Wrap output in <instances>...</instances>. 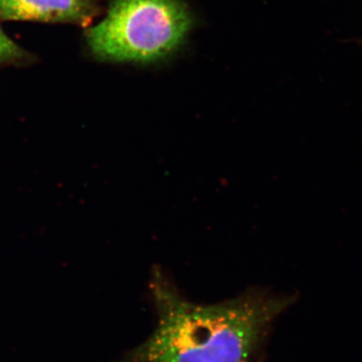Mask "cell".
<instances>
[{
  "instance_id": "5b68a950",
  "label": "cell",
  "mask_w": 362,
  "mask_h": 362,
  "mask_svg": "<svg viewBox=\"0 0 362 362\" xmlns=\"http://www.w3.org/2000/svg\"><path fill=\"white\" fill-rule=\"evenodd\" d=\"M255 362H259V361H255Z\"/></svg>"
},
{
  "instance_id": "3957f363",
  "label": "cell",
  "mask_w": 362,
  "mask_h": 362,
  "mask_svg": "<svg viewBox=\"0 0 362 362\" xmlns=\"http://www.w3.org/2000/svg\"><path fill=\"white\" fill-rule=\"evenodd\" d=\"M100 13L98 0H0V21L87 26Z\"/></svg>"
},
{
  "instance_id": "277c9868",
  "label": "cell",
  "mask_w": 362,
  "mask_h": 362,
  "mask_svg": "<svg viewBox=\"0 0 362 362\" xmlns=\"http://www.w3.org/2000/svg\"><path fill=\"white\" fill-rule=\"evenodd\" d=\"M33 56L14 42L0 26V65H25Z\"/></svg>"
},
{
  "instance_id": "7a4b0ae2",
  "label": "cell",
  "mask_w": 362,
  "mask_h": 362,
  "mask_svg": "<svg viewBox=\"0 0 362 362\" xmlns=\"http://www.w3.org/2000/svg\"><path fill=\"white\" fill-rule=\"evenodd\" d=\"M192 25L180 0H112L106 18L88 30L87 42L102 61L153 63L176 51Z\"/></svg>"
},
{
  "instance_id": "6da1fadb",
  "label": "cell",
  "mask_w": 362,
  "mask_h": 362,
  "mask_svg": "<svg viewBox=\"0 0 362 362\" xmlns=\"http://www.w3.org/2000/svg\"><path fill=\"white\" fill-rule=\"evenodd\" d=\"M149 291L156 327L120 362L257 361L274 323L296 301L295 295L251 288L218 303H194L157 267Z\"/></svg>"
}]
</instances>
